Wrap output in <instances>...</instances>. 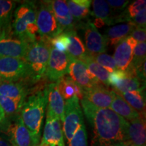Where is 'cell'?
Wrapping results in <instances>:
<instances>
[{"label": "cell", "instance_id": "cell-29", "mask_svg": "<svg viewBox=\"0 0 146 146\" xmlns=\"http://www.w3.org/2000/svg\"><path fill=\"white\" fill-rule=\"evenodd\" d=\"M145 83L141 81L137 77L127 76L114 85V90L119 93L145 89Z\"/></svg>", "mask_w": 146, "mask_h": 146}, {"label": "cell", "instance_id": "cell-8", "mask_svg": "<svg viewBox=\"0 0 146 146\" xmlns=\"http://www.w3.org/2000/svg\"><path fill=\"white\" fill-rule=\"evenodd\" d=\"M29 78V68L24 59L0 57V79L3 81L22 82Z\"/></svg>", "mask_w": 146, "mask_h": 146}, {"label": "cell", "instance_id": "cell-20", "mask_svg": "<svg viewBox=\"0 0 146 146\" xmlns=\"http://www.w3.org/2000/svg\"><path fill=\"white\" fill-rule=\"evenodd\" d=\"M28 94V89L23 82H0V96L25 102Z\"/></svg>", "mask_w": 146, "mask_h": 146}, {"label": "cell", "instance_id": "cell-7", "mask_svg": "<svg viewBox=\"0 0 146 146\" xmlns=\"http://www.w3.org/2000/svg\"><path fill=\"white\" fill-rule=\"evenodd\" d=\"M84 123L83 112L79 100L73 96L64 102V115L62 130L66 143H68L82 124Z\"/></svg>", "mask_w": 146, "mask_h": 146}, {"label": "cell", "instance_id": "cell-27", "mask_svg": "<svg viewBox=\"0 0 146 146\" xmlns=\"http://www.w3.org/2000/svg\"><path fill=\"white\" fill-rule=\"evenodd\" d=\"M81 61L85 64L89 72L100 84L105 87L109 86L108 78L110 72L108 71L96 62L88 54H87Z\"/></svg>", "mask_w": 146, "mask_h": 146}, {"label": "cell", "instance_id": "cell-43", "mask_svg": "<svg viewBox=\"0 0 146 146\" xmlns=\"http://www.w3.org/2000/svg\"><path fill=\"white\" fill-rule=\"evenodd\" d=\"M129 146H136V145H133V144H131V145H129Z\"/></svg>", "mask_w": 146, "mask_h": 146}, {"label": "cell", "instance_id": "cell-26", "mask_svg": "<svg viewBox=\"0 0 146 146\" xmlns=\"http://www.w3.org/2000/svg\"><path fill=\"white\" fill-rule=\"evenodd\" d=\"M93 5L92 15L97 19L103 21L104 25H114V14L110 7L104 0H94L91 1Z\"/></svg>", "mask_w": 146, "mask_h": 146}, {"label": "cell", "instance_id": "cell-15", "mask_svg": "<svg viewBox=\"0 0 146 146\" xmlns=\"http://www.w3.org/2000/svg\"><path fill=\"white\" fill-rule=\"evenodd\" d=\"M114 90H110L102 84L83 90V98L100 108H109L114 100Z\"/></svg>", "mask_w": 146, "mask_h": 146}, {"label": "cell", "instance_id": "cell-32", "mask_svg": "<svg viewBox=\"0 0 146 146\" xmlns=\"http://www.w3.org/2000/svg\"><path fill=\"white\" fill-rule=\"evenodd\" d=\"M67 146H88L87 133L85 123H83L73 135Z\"/></svg>", "mask_w": 146, "mask_h": 146}, {"label": "cell", "instance_id": "cell-1", "mask_svg": "<svg viewBox=\"0 0 146 146\" xmlns=\"http://www.w3.org/2000/svg\"><path fill=\"white\" fill-rule=\"evenodd\" d=\"M84 114L92 129L91 146H106L119 141H129V123L110 108H100L83 98Z\"/></svg>", "mask_w": 146, "mask_h": 146}, {"label": "cell", "instance_id": "cell-13", "mask_svg": "<svg viewBox=\"0 0 146 146\" xmlns=\"http://www.w3.org/2000/svg\"><path fill=\"white\" fill-rule=\"evenodd\" d=\"M29 45L12 34L4 35L0 39V57L24 59Z\"/></svg>", "mask_w": 146, "mask_h": 146}, {"label": "cell", "instance_id": "cell-2", "mask_svg": "<svg viewBox=\"0 0 146 146\" xmlns=\"http://www.w3.org/2000/svg\"><path fill=\"white\" fill-rule=\"evenodd\" d=\"M47 94L48 85L33 91V94L27 97L20 112L24 125L39 140L47 106Z\"/></svg>", "mask_w": 146, "mask_h": 146}, {"label": "cell", "instance_id": "cell-19", "mask_svg": "<svg viewBox=\"0 0 146 146\" xmlns=\"http://www.w3.org/2000/svg\"><path fill=\"white\" fill-rule=\"evenodd\" d=\"M128 123V135L131 144L136 146H146L145 116H141Z\"/></svg>", "mask_w": 146, "mask_h": 146}, {"label": "cell", "instance_id": "cell-30", "mask_svg": "<svg viewBox=\"0 0 146 146\" xmlns=\"http://www.w3.org/2000/svg\"><path fill=\"white\" fill-rule=\"evenodd\" d=\"M24 102L0 96V106L4 112L5 118L13 117L20 114Z\"/></svg>", "mask_w": 146, "mask_h": 146}, {"label": "cell", "instance_id": "cell-33", "mask_svg": "<svg viewBox=\"0 0 146 146\" xmlns=\"http://www.w3.org/2000/svg\"><path fill=\"white\" fill-rule=\"evenodd\" d=\"M51 47L60 52H66L67 47L69 45V39L66 32L62 33L50 40Z\"/></svg>", "mask_w": 146, "mask_h": 146}, {"label": "cell", "instance_id": "cell-38", "mask_svg": "<svg viewBox=\"0 0 146 146\" xmlns=\"http://www.w3.org/2000/svg\"><path fill=\"white\" fill-rule=\"evenodd\" d=\"M136 27L145 29L146 26V10L145 9L141 10L134 18H132L131 21Z\"/></svg>", "mask_w": 146, "mask_h": 146}, {"label": "cell", "instance_id": "cell-22", "mask_svg": "<svg viewBox=\"0 0 146 146\" xmlns=\"http://www.w3.org/2000/svg\"><path fill=\"white\" fill-rule=\"evenodd\" d=\"M16 2L11 0H0V27L5 35L12 34L11 25Z\"/></svg>", "mask_w": 146, "mask_h": 146}, {"label": "cell", "instance_id": "cell-9", "mask_svg": "<svg viewBox=\"0 0 146 146\" xmlns=\"http://www.w3.org/2000/svg\"><path fill=\"white\" fill-rule=\"evenodd\" d=\"M70 58L66 52H60L51 47L45 76L51 83H56L68 72Z\"/></svg>", "mask_w": 146, "mask_h": 146}, {"label": "cell", "instance_id": "cell-25", "mask_svg": "<svg viewBox=\"0 0 146 146\" xmlns=\"http://www.w3.org/2000/svg\"><path fill=\"white\" fill-rule=\"evenodd\" d=\"M116 91L137 112L139 113L141 116H145V96L144 89L125 93Z\"/></svg>", "mask_w": 146, "mask_h": 146}, {"label": "cell", "instance_id": "cell-14", "mask_svg": "<svg viewBox=\"0 0 146 146\" xmlns=\"http://www.w3.org/2000/svg\"><path fill=\"white\" fill-rule=\"evenodd\" d=\"M137 42L132 36H128L115 46L114 58L118 70H126L133 60L135 47Z\"/></svg>", "mask_w": 146, "mask_h": 146}, {"label": "cell", "instance_id": "cell-11", "mask_svg": "<svg viewBox=\"0 0 146 146\" xmlns=\"http://www.w3.org/2000/svg\"><path fill=\"white\" fill-rule=\"evenodd\" d=\"M68 73L71 79L83 90L92 88L100 84L89 72L85 64L81 60H70Z\"/></svg>", "mask_w": 146, "mask_h": 146}, {"label": "cell", "instance_id": "cell-5", "mask_svg": "<svg viewBox=\"0 0 146 146\" xmlns=\"http://www.w3.org/2000/svg\"><path fill=\"white\" fill-rule=\"evenodd\" d=\"M5 125H3L4 135L12 146H36L40 143V140L33 135L24 125L20 114L10 117Z\"/></svg>", "mask_w": 146, "mask_h": 146}, {"label": "cell", "instance_id": "cell-45", "mask_svg": "<svg viewBox=\"0 0 146 146\" xmlns=\"http://www.w3.org/2000/svg\"><path fill=\"white\" fill-rule=\"evenodd\" d=\"M0 82H1V79H0Z\"/></svg>", "mask_w": 146, "mask_h": 146}, {"label": "cell", "instance_id": "cell-41", "mask_svg": "<svg viewBox=\"0 0 146 146\" xmlns=\"http://www.w3.org/2000/svg\"><path fill=\"white\" fill-rule=\"evenodd\" d=\"M5 118V116L4 112H3V110L1 108V106H0V124H1L3 121V120H4Z\"/></svg>", "mask_w": 146, "mask_h": 146}, {"label": "cell", "instance_id": "cell-17", "mask_svg": "<svg viewBox=\"0 0 146 146\" xmlns=\"http://www.w3.org/2000/svg\"><path fill=\"white\" fill-rule=\"evenodd\" d=\"M64 100L60 94L58 82L48 85L47 113L58 118L62 123L64 115Z\"/></svg>", "mask_w": 146, "mask_h": 146}, {"label": "cell", "instance_id": "cell-35", "mask_svg": "<svg viewBox=\"0 0 146 146\" xmlns=\"http://www.w3.org/2000/svg\"><path fill=\"white\" fill-rule=\"evenodd\" d=\"M108 4L115 15L116 12H123L127 8L130 1L127 0H108L106 1Z\"/></svg>", "mask_w": 146, "mask_h": 146}, {"label": "cell", "instance_id": "cell-6", "mask_svg": "<svg viewBox=\"0 0 146 146\" xmlns=\"http://www.w3.org/2000/svg\"><path fill=\"white\" fill-rule=\"evenodd\" d=\"M36 26L39 39L50 40L60 34L51 1H41L36 7Z\"/></svg>", "mask_w": 146, "mask_h": 146}, {"label": "cell", "instance_id": "cell-3", "mask_svg": "<svg viewBox=\"0 0 146 146\" xmlns=\"http://www.w3.org/2000/svg\"><path fill=\"white\" fill-rule=\"evenodd\" d=\"M36 6L32 1L21 3L15 9L11 25L12 35L31 44L36 40Z\"/></svg>", "mask_w": 146, "mask_h": 146}, {"label": "cell", "instance_id": "cell-28", "mask_svg": "<svg viewBox=\"0 0 146 146\" xmlns=\"http://www.w3.org/2000/svg\"><path fill=\"white\" fill-rule=\"evenodd\" d=\"M90 0H69L66 1L69 11L76 21L87 18L90 14Z\"/></svg>", "mask_w": 146, "mask_h": 146}, {"label": "cell", "instance_id": "cell-37", "mask_svg": "<svg viewBox=\"0 0 146 146\" xmlns=\"http://www.w3.org/2000/svg\"><path fill=\"white\" fill-rule=\"evenodd\" d=\"M145 29L135 27L130 35L134 39L137 43H144L146 40Z\"/></svg>", "mask_w": 146, "mask_h": 146}, {"label": "cell", "instance_id": "cell-36", "mask_svg": "<svg viewBox=\"0 0 146 146\" xmlns=\"http://www.w3.org/2000/svg\"><path fill=\"white\" fill-rule=\"evenodd\" d=\"M128 74L125 70H116L114 72L110 73L108 83L110 85H112L114 87L116 83L123 80V78L127 77Z\"/></svg>", "mask_w": 146, "mask_h": 146}, {"label": "cell", "instance_id": "cell-39", "mask_svg": "<svg viewBox=\"0 0 146 146\" xmlns=\"http://www.w3.org/2000/svg\"><path fill=\"white\" fill-rule=\"evenodd\" d=\"M0 146H12L4 135L0 133Z\"/></svg>", "mask_w": 146, "mask_h": 146}, {"label": "cell", "instance_id": "cell-34", "mask_svg": "<svg viewBox=\"0 0 146 146\" xmlns=\"http://www.w3.org/2000/svg\"><path fill=\"white\" fill-rule=\"evenodd\" d=\"M146 1L145 0H137L133 1L126 8V12L130 18L131 21L138 13H139L141 10L145 9Z\"/></svg>", "mask_w": 146, "mask_h": 146}, {"label": "cell", "instance_id": "cell-31", "mask_svg": "<svg viewBox=\"0 0 146 146\" xmlns=\"http://www.w3.org/2000/svg\"><path fill=\"white\" fill-rule=\"evenodd\" d=\"M89 56H90V55H89ZM90 57L98 64H100L103 68H104L106 70L108 71L110 73L117 70L116 62H115L114 58L110 55L106 54V53H102V54L90 56Z\"/></svg>", "mask_w": 146, "mask_h": 146}, {"label": "cell", "instance_id": "cell-10", "mask_svg": "<svg viewBox=\"0 0 146 146\" xmlns=\"http://www.w3.org/2000/svg\"><path fill=\"white\" fill-rule=\"evenodd\" d=\"M46 116V123L40 144L43 146H66L60 120L49 113H47Z\"/></svg>", "mask_w": 146, "mask_h": 146}, {"label": "cell", "instance_id": "cell-23", "mask_svg": "<svg viewBox=\"0 0 146 146\" xmlns=\"http://www.w3.org/2000/svg\"><path fill=\"white\" fill-rule=\"evenodd\" d=\"M68 36L69 45L67 47L66 54L70 60H82L87 54L86 49L81 38L74 31L66 32Z\"/></svg>", "mask_w": 146, "mask_h": 146}, {"label": "cell", "instance_id": "cell-18", "mask_svg": "<svg viewBox=\"0 0 146 146\" xmlns=\"http://www.w3.org/2000/svg\"><path fill=\"white\" fill-rule=\"evenodd\" d=\"M135 27L132 22H128L109 27L106 30L104 35L106 39L108 45L113 47L116 46L122 40L130 35Z\"/></svg>", "mask_w": 146, "mask_h": 146}, {"label": "cell", "instance_id": "cell-40", "mask_svg": "<svg viewBox=\"0 0 146 146\" xmlns=\"http://www.w3.org/2000/svg\"><path fill=\"white\" fill-rule=\"evenodd\" d=\"M131 144L130 141H119L116 142V143H111L106 146H129Z\"/></svg>", "mask_w": 146, "mask_h": 146}, {"label": "cell", "instance_id": "cell-24", "mask_svg": "<svg viewBox=\"0 0 146 146\" xmlns=\"http://www.w3.org/2000/svg\"><path fill=\"white\" fill-rule=\"evenodd\" d=\"M57 82L60 93L64 100H67L73 96H76L80 100L83 98V89L73 81L69 76L66 75Z\"/></svg>", "mask_w": 146, "mask_h": 146}, {"label": "cell", "instance_id": "cell-12", "mask_svg": "<svg viewBox=\"0 0 146 146\" xmlns=\"http://www.w3.org/2000/svg\"><path fill=\"white\" fill-rule=\"evenodd\" d=\"M85 49L90 56L102 54L107 50L108 43L103 35L98 31L94 24L88 21L84 24Z\"/></svg>", "mask_w": 146, "mask_h": 146}, {"label": "cell", "instance_id": "cell-16", "mask_svg": "<svg viewBox=\"0 0 146 146\" xmlns=\"http://www.w3.org/2000/svg\"><path fill=\"white\" fill-rule=\"evenodd\" d=\"M52 8L57 21L60 33L74 31L76 21L74 19L69 11L66 1L54 0L51 1Z\"/></svg>", "mask_w": 146, "mask_h": 146}, {"label": "cell", "instance_id": "cell-44", "mask_svg": "<svg viewBox=\"0 0 146 146\" xmlns=\"http://www.w3.org/2000/svg\"><path fill=\"white\" fill-rule=\"evenodd\" d=\"M36 146H43V145H41V144H39V145H36Z\"/></svg>", "mask_w": 146, "mask_h": 146}, {"label": "cell", "instance_id": "cell-42", "mask_svg": "<svg viewBox=\"0 0 146 146\" xmlns=\"http://www.w3.org/2000/svg\"><path fill=\"white\" fill-rule=\"evenodd\" d=\"M5 35V33H3V31H2V29H1V27H0V39H1V37H2V36L4 35Z\"/></svg>", "mask_w": 146, "mask_h": 146}, {"label": "cell", "instance_id": "cell-4", "mask_svg": "<svg viewBox=\"0 0 146 146\" xmlns=\"http://www.w3.org/2000/svg\"><path fill=\"white\" fill-rule=\"evenodd\" d=\"M50 50V40L39 39L29 45L24 60L29 66V81L32 83L39 82L45 77Z\"/></svg>", "mask_w": 146, "mask_h": 146}, {"label": "cell", "instance_id": "cell-21", "mask_svg": "<svg viewBox=\"0 0 146 146\" xmlns=\"http://www.w3.org/2000/svg\"><path fill=\"white\" fill-rule=\"evenodd\" d=\"M114 91L115 93L114 98L109 108L110 109L123 117L127 121H131L141 116L116 91L114 90Z\"/></svg>", "mask_w": 146, "mask_h": 146}]
</instances>
